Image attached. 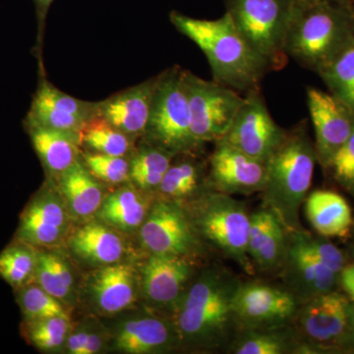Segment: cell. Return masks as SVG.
I'll return each instance as SVG.
<instances>
[{
  "instance_id": "cell-1",
  "label": "cell",
  "mask_w": 354,
  "mask_h": 354,
  "mask_svg": "<svg viewBox=\"0 0 354 354\" xmlns=\"http://www.w3.org/2000/svg\"><path fill=\"white\" fill-rule=\"evenodd\" d=\"M169 18L172 25L206 55L216 82L247 93L260 88L263 79L271 72L227 12L216 20H204L171 11Z\"/></svg>"
},
{
  "instance_id": "cell-2",
  "label": "cell",
  "mask_w": 354,
  "mask_h": 354,
  "mask_svg": "<svg viewBox=\"0 0 354 354\" xmlns=\"http://www.w3.org/2000/svg\"><path fill=\"white\" fill-rule=\"evenodd\" d=\"M302 121L286 135L267 162L263 198L290 232H299V209L311 187L317 160L315 145Z\"/></svg>"
},
{
  "instance_id": "cell-3",
  "label": "cell",
  "mask_w": 354,
  "mask_h": 354,
  "mask_svg": "<svg viewBox=\"0 0 354 354\" xmlns=\"http://www.w3.org/2000/svg\"><path fill=\"white\" fill-rule=\"evenodd\" d=\"M353 43V9L324 0H302L285 50L288 57L319 75Z\"/></svg>"
},
{
  "instance_id": "cell-4",
  "label": "cell",
  "mask_w": 354,
  "mask_h": 354,
  "mask_svg": "<svg viewBox=\"0 0 354 354\" xmlns=\"http://www.w3.org/2000/svg\"><path fill=\"white\" fill-rule=\"evenodd\" d=\"M239 283L225 272H209L191 286L177 318L189 341L215 344L228 335L235 319L234 300Z\"/></svg>"
},
{
  "instance_id": "cell-5",
  "label": "cell",
  "mask_w": 354,
  "mask_h": 354,
  "mask_svg": "<svg viewBox=\"0 0 354 354\" xmlns=\"http://www.w3.org/2000/svg\"><path fill=\"white\" fill-rule=\"evenodd\" d=\"M302 0H225L227 11L271 71L288 64L286 37Z\"/></svg>"
},
{
  "instance_id": "cell-6",
  "label": "cell",
  "mask_w": 354,
  "mask_h": 354,
  "mask_svg": "<svg viewBox=\"0 0 354 354\" xmlns=\"http://www.w3.org/2000/svg\"><path fill=\"white\" fill-rule=\"evenodd\" d=\"M183 73V69L174 66L160 74L144 134L149 143L174 156L190 153L201 146L191 131L189 104Z\"/></svg>"
},
{
  "instance_id": "cell-7",
  "label": "cell",
  "mask_w": 354,
  "mask_h": 354,
  "mask_svg": "<svg viewBox=\"0 0 354 354\" xmlns=\"http://www.w3.org/2000/svg\"><path fill=\"white\" fill-rule=\"evenodd\" d=\"M183 77L193 137L200 145L220 141L230 129L243 97L234 88L204 80L187 70H183Z\"/></svg>"
},
{
  "instance_id": "cell-8",
  "label": "cell",
  "mask_w": 354,
  "mask_h": 354,
  "mask_svg": "<svg viewBox=\"0 0 354 354\" xmlns=\"http://www.w3.org/2000/svg\"><path fill=\"white\" fill-rule=\"evenodd\" d=\"M286 130L272 118L260 88L248 91L221 141L249 157L267 162L281 145Z\"/></svg>"
},
{
  "instance_id": "cell-9",
  "label": "cell",
  "mask_w": 354,
  "mask_h": 354,
  "mask_svg": "<svg viewBox=\"0 0 354 354\" xmlns=\"http://www.w3.org/2000/svg\"><path fill=\"white\" fill-rule=\"evenodd\" d=\"M203 234L227 257L249 267L248 234L250 216L242 203L216 192L207 198L200 213Z\"/></svg>"
},
{
  "instance_id": "cell-10",
  "label": "cell",
  "mask_w": 354,
  "mask_h": 354,
  "mask_svg": "<svg viewBox=\"0 0 354 354\" xmlns=\"http://www.w3.org/2000/svg\"><path fill=\"white\" fill-rule=\"evenodd\" d=\"M307 106L315 131L317 160L328 169L354 127V111L330 92L306 90Z\"/></svg>"
},
{
  "instance_id": "cell-11",
  "label": "cell",
  "mask_w": 354,
  "mask_h": 354,
  "mask_svg": "<svg viewBox=\"0 0 354 354\" xmlns=\"http://www.w3.org/2000/svg\"><path fill=\"white\" fill-rule=\"evenodd\" d=\"M97 115V102L76 99L44 79L32 97L24 125L81 134L88 121Z\"/></svg>"
},
{
  "instance_id": "cell-12",
  "label": "cell",
  "mask_w": 354,
  "mask_h": 354,
  "mask_svg": "<svg viewBox=\"0 0 354 354\" xmlns=\"http://www.w3.org/2000/svg\"><path fill=\"white\" fill-rule=\"evenodd\" d=\"M209 158V183L223 194L262 192L267 176V162L249 157L225 142H216Z\"/></svg>"
},
{
  "instance_id": "cell-13",
  "label": "cell",
  "mask_w": 354,
  "mask_h": 354,
  "mask_svg": "<svg viewBox=\"0 0 354 354\" xmlns=\"http://www.w3.org/2000/svg\"><path fill=\"white\" fill-rule=\"evenodd\" d=\"M234 310L236 321L250 328L279 325L295 315L297 301L288 291L261 285H239Z\"/></svg>"
},
{
  "instance_id": "cell-14",
  "label": "cell",
  "mask_w": 354,
  "mask_h": 354,
  "mask_svg": "<svg viewBox=\"0 0 354 354\" xmlns=\"http://www.w3.org/2000/svg\"><path fill=\"white\" fill-rule=\"evenodd\" d=\"M141 239L153 254L185 255L194 245V235L183 209L160 202L142 223Z\"/></svg>"
},
{
  "instance_id": "cell-15",
  "label": "cell",
  "mask_w": 354,
  "mask_h": 354,
  "mask_svg": "<svg viewBox=\"0 0 354 354\" xmlns=\"http://www.w3.org/2000/svg\"><path fill=\"white\" fill-rule=\"evenodd\" d=\"M160 75L97 102V115L128 136L145 134Z\"/></svg>"
},
{
  "instance_id": "cell-16",
  "label": "cell",
  "mask_w": 354,
  "mask_h": 354,
  "mask_svg": "<svg viewBox=\"0 0 354 354\" xmlns=\"http://www.w3.org/2000/svg\"><path fill=\"white\" fill-rule=\"evenodd\" d=\"M300 328L319 344L337 341L349 326V304L339 293L330 291L308 300L299 316Z\"/></svg>"
},
{
  "instance_id": "cell-17",
  "label": "cell",
  "mask_w": 354,
  "mask_h": 354,
  "mask_svg": "<svg viewBox=\"0 0 354 354\" xmlns=\"http://www.w3.org/2000/svg\"><path fill=\"white\" fill-rule=\"evenodd\" d=\"M189 262L183 255L153 254L143 270L146 297L158 305L174 304L189 279Z\"/></svg>"
},
{
  "instance_id": "cell-18",
  "label": "cell",
  "mask_w": 354,
  "mask_h": 354,
  "mask_svg": "<svg viewBox=\"0 0 354 354\" xmlns=\"http://www.w3.org/2000/svg\"><path fill=\"white\" fill-rule=\"evenodd\" d=\"M305 213L314 230L323 236H346L353 225L351 207L334 191L312 192L306 197Z\"/></svg>"
},
{
  "instance_id": "cell-19",
  "label": "cell",
  "mask_w": 354,
  "mask_h": 354,
  "mask_svg": "<svg viewBox=\"0 0 354 354\" xmlns=\"http://www.w3.org/2000/svg\"><path fill=\"white\" fill-rule=\"evenodd\" d=\"M44 167L62 174L78 160L80 134L39 127H25Z\"/></svg>"
},
{
  "instance_id": "cell-20",
  "label": "cell",
  "mask_w": 354,
  "mask_h": 354,
  "mask_svg": "<svg viewBox=\"0 0 354 354\" xmlns=\"http://www.w3.org/2000/svg\"><path fill=\"white\" fill-rule=\"evenodd\" d=\"M286 256L291 286L300 297L309 300L334 290L337 274L329 268L291 243H288Z\"/></svg>"
},
{
  "instance_id": "cell-21",
  "label": "cell",
  "mask_w": 354,
  "mask_h": 354,
  "mask_svg": "<svg viewBox=\"0 0 354 354\" xmlns=\"http://www.w3.org/2000/svg\"><path fill=\"white\" fill-rule=\"evenodd\" d=\"M95 304L106 313L127 308L135 298V278L127 265L106 266L95 274L92 283Z\"/></svg>"
},
{
  "instance_id": "cell-22",
  "label": "cell",
  "mask_w": 354,
  "mask_h": 354,
  "mask_svg": "<svg viewBox=\"0 0 354 354\" xmlns=\"http://www.w3.org/2000/svg\"><path fill=\"white\" fill-rule=\"evenodd\" d=\"M60 189L74 216L93 215L101 207L102 191L87 167L77 160L60 174Z\"/></svg>"
},
{
  "instance_id": "cell-23",
  "label": "cell",
  "mask_w": 354,
  "mask_h": 354,
  "mask_svg": "<svg viewBox=\"0 0 354 354\" xmlns=\"http://www.w3.org/2000/svg\"><path fill=\"white\" fill-rule=\"evenodd\" d=\"M72 250L82 259L97 264H114L123 245L118 234L100 223H88L77 230L70 241Z\"/></svg>"
},
{
  "instance_id": "cell-24",
  "label": "cell",
  "mask_w": 354,
  "mask_h": 354,
  "mask_svg": "<svg viewBox=\"0 0 354 354\" xmlns=\"http://www.w3.org/2000/svg\"><path fill=\"white\" fill-rule=\"evenodd\" d=\"M171 339L169 327L156 318H143L124 324L116 335V348L123 353L143 354L165 348Z\"/></svg>"
},
{
  "instance_id": "cell-25",
  "label": "cell",
  "mask_w": 354,
  "mask_h": 354,
  "mask_svg": "<svg viewBox=\"0 0 354 354\" xmlns=\"http://www.w3.org/2000/svg\"><path fill=\"white\" fill-rule=\"evenodd\" d=\"M100 216L113 227L122 230H132L145 221L146 203L137 191L122 188L104 200Z\"/></svg>"
},
{
  "instance_id": "cell-26",
  "label": "cell",
  "mask_w": 354,
  "mask_h": 354,
  "mask_svg": "<svg viewBox=\"0 0 354 354\" xmlns=\"http://www.w3.org/2000/svg\"><path fill=\"white\" fill-rule=\"evenodd\" d=\"M174 157L164 149L148 143L130 160L129 177L142 189L158 188Z\"/></svg>"
},
{
  "instance_id": "cell-27",
  "label": "cell",
  "mask_w": 354,
  "mask_h": 354,
  "mask_svg": "<svg viewBox=\"0 0 354 354\" xmlns=\"http://www.w3.org/2000/svg\"><path fill=\"white\" fill-rule=\"evenodd\" d=\"M37 261L32 245L18 241L0 253V277L13 288H22L34 278Z\"/></svg>"
},
{
  "instance_id": "cell-28",
  "label": "cell",
  "mask_w": 354,
  "mask_h": 354,
  "mask_svg": "<svg viewBox=\"0 0 354 354\" xmlns=\"http://www.w3.org/2000/svg\"><path fill=\"white\" fill-rule=\"evenodd\" d=\"M80 137L81 144L95 153L124 157L130 149L129 136L99 115L88 121Z\"/></svg>"
},
{
  "instance_id": "cell-29",
  "label": "cell",
  "mask_w": 354,
  "mask_h": 354,
  "mask_svg": "<svg viewBox=\"0 0 354 354\" xmlns=\"http://www.w3.org/2000/svg\"><path fill=\"white\" fill-rule=\"evenodd\" d=\"M204 178V169L196 160L183 158L171 164L162 177L158 189L165 196L179 199L190 196L199 189Z\"/></svg>"
},
{
  "instance_id": "cell-30",
  "label": "cell",
  "mask_w": 354,
  "mask_h": 354,
  "mask_svg": "<svg viewBox=\"0 0 354 354\" xmlns=\"http://www.w3.org/2000/svg\"><path fill=\"white\" fill-rule=\"evenodd\" d=\"M66 215L62 203L50 191L39 193L21 216L19 230L30 228H64Z\"/></svg>"
},
{
  "instance_id": "cell-31",
  "label": "cell",
  "mask_w": 354,
  "mask_h": 354,
  "mask_svg": "<svg viewBox=\"0 0 354 354\" xmlns=\"http://www.w3.org/2000/svg\"><path fill=\"white\" fill-rule=\"evenodd\" d=\"M319 76L330 94L354 111V43Z\"/></svg>"
},
{
  "instance_id": "cell-32",
  "label": "cell",
  "mask_w": 354,
  "mask_h": 354,
  "mask_svg": "<svg viewBox=\"0 0 354 354\" xmlns=\"http://www.w3.org/2000/svg\"><path fill=\"white\" fill-rule=\"evenodd\" d=\"M17 300L27 321L41 320L51 317L68 318L57 298L46 292L38 285L28 283L20 288Z\"/></svg>"
},
{
  "instance_id": "cell-33",
  "label": "cell",
  "mask_w": 354,
  "mask_h": 354,
  "mask_svg": "<svg viewBox=\"0 0 354 354\" xmlns=\"http://www.w3.org/2000/svg\"><path fill=\"white\" fill-rule=\"evenodd\" d=\"M68 329V318L51 317L27 321L25 335L36 348L41 351H53L64 344Z\"/></svg>"
},
{
  "instance_id": "cell-34",
  "label": "cell",
  "mask_w": 354,
  "mask_h": 354,
  "mask_svg": "<svg viewBox=\"0 0 354 354\" xmlns=\"http://www.w3.org/2000/svg\"><path fill=\"white\" fill-rule=\"evenodd\" d=\"M292 245L304 251L307 255L318 260L326 267L329 268L335 274H339L344 268V257L342 251L334 244L323 241H317L313 237L302 234L301 232H293Z\"/></svg>"
},
{
  "instance_id": "cell-35",
  "label": "cell",
  "mask_w": 354,
  "mask_h": 354,
  "mask_svg": "<svg viewBox=\"0 0 354 354\" xmlns=\"http://www.w3.org/2000/svg\"><path fill=\"white\" fill-rule=\"evenodd\" d=\"M86 167L93 176L109 183H121L129 177V162L124 157L92 153L84 156Z\"/></svg>"
},
{
  "instance_id": "cell-36",
  "label": "cell",
  "mask_w": 354,
  "mask_h": 354,
  "mask_svg": "<svg viewBox=\"0 0 354 354\" xmlns=\"http://www.w3.org/2000/svg\"><path fill=\"white\" fill-rule=\"evenodd\" d=\"M286 242L285 230L281 221L277 220L270 230L267 239L261 246L259 252L254 258L256 264L262 270H272L278 267L286 255Z\"/></svg>"
},
{
  "instance_id": "cell-37",
  "label": "cell",
  "mask_w": 354,
  "mask_h": 354,
  "mask_svg": "<svg viewBox=\"0 0 354 354\" xmlns=\"http://www.w3.org/2000/svg\"><path fill=\"white\" fill-rule=\"evenodd\" d=\"M327 169L332 171L337 183L354 194V127Z\"/></svg>"
},
{
  "instance_id": "cell-38",
  "label": "cell",
  "mask_w": 354,
  "mask_h": 354,
  "mask_svg": "<svg viewBox=\"0 0 354 354\" xmlns=\"http://www.w3.org/2000/svg\"><path fill=\"white\" fill-rule=\"evenodd\" d=\"M34 279L37 285L57 299L68 297L70 288L62 283L51 262L50 253H39Z\"/></svg>"
},
{
  "instance_id": "cell-39",
  "label": "cell",
  "mask_w": 354,
  "mask_h": 354,
  "mask_svg": "<svg viewBox=\"0 0 354 354\" xmlns=\"http://www.w3.org/2000/svg\"><path fill=\"white\" fill-rule=\"evenodd\" d=\"M288 349V344L277 335L254 334L244 339L235 348L237 354H281Z\"/></svg>"
},
{
  "instance_id": "cell-40",
  "label": "cell",
  "mask_w": 354,
  "mask_h": 354,
  "mask_svg": "<svg viewBox=\"0 0 354 354\" xmlns=\"http://www.w3.org/2000/svg\"><path fill=\"white\" fill-rule=\"evenodd\" d=\"M278 218L270 209H262L250 216L248 234V254L254 258L259 252L261 246L267 239L270 230Z\"/></svg>"
},
{
  "instance_id": "cell-41",
  "label": "cell",
  "mask_w": 354,
  "mask_h": 354,
  "mask_svg": "<svg viewBox=\"0 0 354 354\" xmlns=\"http://www.w3.org/2000/svg\"><path fill=\"white\" fill-rule=\"evenodd\" d=\"M50 258L53 268H55V272H57L58 277L62 279V283L71 290L72 286H73V277H72L69 268L67 267L64 261L57 257V255H55V254L50 253Z\"/></svg>"
},
{
  "instance_id": "cell-42",
  "label": "cell",
  "mask_w": 354,
  "mask_h": 354,
  "mask_svg": "<svg viewBox=\"0 0 354 354\" xmlns=\"http://www.w3.org/2000/svg\"><path fill=\"white\" fill-rule=\"evenodd\" d=\"M339 274L342 288L354 301V265L344 266Z\"/></svg>"
},
{
  "instance_id": "cell-43",
  "label": "cell",
  "mask_w": 354,
  "mask_h": 354,
  "mask_svg": "<svg viewBox=\"0 0 354 354\" xmlns=\"http://www.w3.org/2000/svg\"><path fill=\"white\" fill-rule=\"evenodd\" d=\"M53 1H55V0H34L35 6H36L39 37L43 34L46 15H48V9H50L51 3H53Z\"/></svg>"
},
{
  "instance_id": "cell-44",
  "label": "cell",
  "mask_w": 354,
  "mask_h": 354,
  "mask_svg": "<svg viewBox=\"0 0 354 354\" xmlns=\"http://www.w3.org/2000/svg\"><path fill=\"white\" fill-rule=\"evenodd\" d=\"M88 335V333L86 332H79L72 335L69 337L68 342H67L69 353L72 354H82L84 346H85L86 342H87Z\"/></svg>"
},
{
  "instance_id": "cell-45",
  "label": "cell",
  "mask_w": 354,
  "mask_h": 354,
  "mask_svg": "<svg viewBox=\"0 0 354 354\" xmlns=\"http://www.w3.org/2000/svg\"><path fill=\"white\" fill-rule=\"evenodd\" d=\"M102 339L95 334H88L82 354L97 353L102 348Z\"/></svg>"
},
{
  "instance_id": "cell-46",
  "label": "cell",
  "mask_w": 354,
  "mask_h": 354,
  "mask_svg": "<svg viewBox=\"0 0 354 354\" xmlns=\"http://www.w3.org/2000/svg\"><path fill=\"white\" fill-rule=\"evenodd\" d=\"M324 1L330 2V3L346 7V8L349 9H353L354 7V0H324Z\"/></svg>"
},
{
  "instance_id": "cell-47",
  "label": "cell",
  "mask_w": 354,
  "mask_h": 354,
  "mask_svg": "<svg viewBox=\"0 0 354 354\" xmlns=\"http://www.w3.org/2000/svg\"><path fill=\"white\" fill-rule=\"evenodd\" d=\"M349 325L354 329V305H349Z\"/></svg>"
},
{
  "instance_id": "cell-48",
  "label": "cell",
  "mask_w": 354,
  "mask_h": 354,
  "mask_svg": "<svg viewBox=\"0 0 354 354\" xmlns=\"http://www.w3.org/2000/svg\"><path fill=\"white\" fill-rule=\"evenodd\" d=\"M353 17H354V7H353Z\"/></svg>"
}]
</instances>
